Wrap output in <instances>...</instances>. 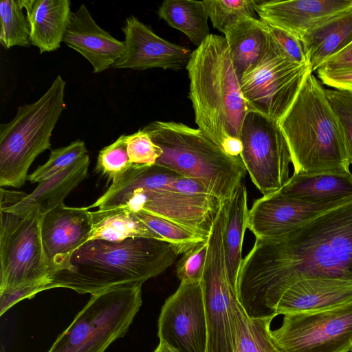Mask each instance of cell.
I'll return each mask as SVG.
<instances>
[{"label":"cell","instance_id":"cell-32","mask_svg":"<svg viewBox=\"0 0 352 352\" xmlns=\"http://www.w3.org/2000/svg\"><path fill=\"white\" fill-rule=\"evenodd\" d=\"M202 3L213 27L223 34L244 18H258L254 0H204Z\"/></svg>","mask_w":352,"mask_h":352},{"label":"cell","instance_id":"cell-5","mask_svg":"<svg viewBox=\"0 0 352 352\" xmlns=\"http://www.w3.org/2000/svg\"><path fill=\"white\" fill-rule=\"evenodd\" d=\"M278 124L287 143L294 173L351 172L342 126L313 72L306 76Z\"/></svg>","mask_w":352,"mask_h":352},{"label":"cell","instance_id":"cell-20","mask_svg":"<svg viewBox=\"0 0 352 352\" xmlns=\"http://www.w3.org/2000/svg\"><path fill=\"white\" fill-rule=\"evenodd\" d=\"M352 301V280L311 278L290 286L278 300L276 315L316 312Z\"/></svg>","mask_w":352,"mask_h":352},{"label":"cell","instance_id":"cell-24","mask_svg":"<svg viewBox=\"0 0 352 352\" xmlns=\"http://www.w3.org/2000/svg\"><path fill=\"white\" fill-rule=\"evenodd\" d=\"M282 194L307 202H328L352 197V173H293Z\"/></svg>","mask_w":352,"mask_h":352},{"label":"cell","instance_id":"cell-35","mask_svg":"<svg viewBox=\"0 0 352 352\" xmlns=\"http://www.w3.org/2000/svg\"><path fill=\"white\" fill-rule=\"evenodd\" d=\"M126 140V135H122L114 142L99 151L95 170L107 177L108 181L117 179L132 166Z\"/></svg>","mask_w":352,"mask_h":352},{"label":"cell","instance_id":"cell-30","mask_svg":"<svg viewBox=\"0 0 352 352\" xmlns=\"http://www.w3.org/2000/svg\"><path fill=\"white\" fill-rule=\"evenodd\" d=\"M23 9L22 0L0 2V43L6 50L31 45L30 25Z\"/></svg>","mask_w":352,"mask_h":352},{"label":"cell","instance_id":"cell-10","mask_svg":"<svg viewBox=\"0 0 352 352\" xmlns=\"http://www.w3.org/2000/svg\"><path fill=\"white\" fill-rule=\"evenodd\" d=\"M309 72H312L309 65L292 60L269 34L263 56L242 76L241 87L250 110L278 122Z\"/></svg>","mask_w":352,"mask_h":352},{"label":"cell","instance_id":"cell-13","mask_svg":"<svg viewBox=\"0 0 352 352\" xmlns=\"http://www.w3.org/2000/svg\"><path fill=\"white\" fill-rule=\"evenodd\" d=\"M271 330L281 352H350L352 301L329 309L283 315Z\"/></svg>","mask_w":352,"mask_h":352},{"label":"cell","instance_id":"cell-26","mask_svg":"<svg viewBox=\"0 0 352 352\" xmlns=\"http://www.w3.org/2000/svg\"><path fill=\"white\" fill-rule=\"evenodd\" d=\"M248 212V192L243 181L228 201L227 219L223 232L227 273L229 281L236 292L239 272L243 261L242 246Z\"/></svg>","mask_w":352,"mask_h":352},{"label":"cell","instance_id":"cell-9","mask_svg":"<svg viewBox=\"0 0 352 352\" xmlns=\"http://www.w3.org/2000/svg\"><path fill=\"white\" fill-rule=\"evenodd\" d=\"M37 206L16 213L0 209V293L21 288L47 290L50 272Z\"/></svg>","mask_w":352,"mask_h":352},{"label":"cell","instance_id":"cell-21","mask_svg":"<svg viewBox=\"0 0 352 352\" xmlns=\"http://www.w3.org/2000/svg\"><path fill=\"white\" fill-rule=\"evenodd\" d=\"M30 29V41L40 54L58 50L72 12L69 0H22Z\"/></svg>","mask_w":352,"mask_h":352},{"label":"cell","instance_id":"cell-11","mask_svg":"<svg viewBox=\"0 0 352 352\" xmlns=\"http://www.w3.org/2000/svg\"><path fill=\"white\" fill-rule=\"evenodd\" d=\"M240 140V157L258 190L263 196L280 190L290 177L292 157L278 122L250 110L243 122Z\"/></svg>","mask_w":352,"mask_h":352},{"label":"cell","instance_id":"cell-38","mask_svg":"<svg viewBox=\"0 0 352 352\" xmlns=\"http://www.w3.org/2000/svg\"><path fill=\"white\" fill-rule=\"evenodd\" d=\"M327 98L342 126L352 164V93L325 89Z\"/></svg>","mask_w":352,"mask_h":352},{"label":"cell","instance_id":"cell-23","mask_svg":"<svg viewBox=\"0 0 352 352\" xmlns=\"http://www.w3.org/2000/svg\"><path fill=\"white\" fill-rule=\"evenodd\" d=\"M312 72L352 42V8L306 32L301 38Z\"/></svg>","mask_w":352,"mask_h":352},{"label":"cell","instance_id":"cell-31","mask_svg":"<svg viewBox=\"0 0 352 352\" xmlns=\"http://www.w3.org/2000/svg\"><path fill=\"white\" fill-rule=\"evenodd\" d=\"M135 213L161 240L170 243L179 254L208 239V236L166 219L146 212Z\"/></svg>","mask_w":352,"mask_h":352},{"label":"cell","instance_id":"cell-8","mask_svg":"<svg viewBox=\"0 0 352 352\" xmlns=\"http://www.w3.org/2000/svg\"><path fill=\"white\" fill-rule=\"evenodd\" d=\"M142 304L141 285L92 294L46 352H105L126 335Z\"/></svg>","mask_w":352,"mask_h":352},{"label":"cell","instance_id":"cell-14","mask_svg":"<svg viewBox=\"0 0 352 352\" xmlns=\"http://www.w3.org/2000/svg\"><path fill=\"white\" fill-rule=\"evenodd\" d=\"M157 335L170 352H208L201 280L181 282L166 299L159 316Z\"/></svg>","mask_w":352,"mask_h":352},{"label":"cell","instance_id":"cell-17","mask_svg":"<svg viewBox=\"0 0 352 352\" xmlns=\"http://www.w3.org/2000/svg\"><path fill=\"white\" fill-rule=\"evenodd\" d=\"M91 212L88 207H69L63 203L41 214V237L50 275L63 269L76 250L88 241Z\"/></svg>","mask_w":352,"mask_h":352},{"label":"cell","instance_id":"cell-1","mask_svg":"<svg viewBox=\"0 0 352 352\" xmlns=\"http://www.w3.org/2000/svg\"><path fill=\"white\" fill-rule=\"evenodd\" d=\"M311 278L352 280V201L283 235L256 239L239 272L237 298L249 317L275 318L283 293Z\"/></svg>","mask_w":352,"mask_h":352},{"label":"cell","instance_id":"cell-29","mask_svg":"<svg viewBox=\"0 0 352 352\" xmlns=\"http://www.w3.org/2000/svg\"><path fill=\"white\" fill-rule=\"evenodd\" d=\"M157 14L197 47L210 34L208 16L202 1L166 0L159 7Z\"/></svg>","mask_w":352,"mask_h":352},{"label":"cell","instance_id":"cell-42","mask_svg":"<svg viewBox=\"0 0 352 352\" xmlns=\"http://www.w3.org/2000/svg\"><path fill=\"white\" fill-rule=\"evenodd\" d=\"M350 352H352V346H351V348Z\"/></svg>","mask_w":352,"mask_h":352},{"label":"cell","instance_id":"cell-4","mask_svg":"<svg viewBox=\"0 0 352 352\" xmlns=\"http://www.w3.org/2000/svg\"><path fill=\"white\" fill-rule=\"evenodd\" d=\"M186 68L198 129L226 153L240 157L241 131L250 109L226 38L210 34L192 52Z\"/></svg>","mask_w":352,"mask_h":352},{"label":"cell","instance_id":"cell-40","mask_svg":"<svg viewBox=\"0 0 352 352\" xmlns=\"http://www.w3.org/2000/svg\"><path fill=\"white\" fill-rule=\"evenodd\" d=\"M154 352H170V350L162 342H160Z\"/></svg>","mask_w":352,"mask_h":352},{"label":"cell","instance_id":"cell-36","mask_svg":"<svg viewBox=\"0 0 352 352\" xmlns=\"http://www.w3.org/2000/svg\"><path fill=\"white\" fill-rule=\"evenodd\" d=\"M127 152L132 165L152 166L162 154V150L143 129L126 135Z\"/></svg>","mask_w":352,"mask_h":352},{"label":"cell","instance_id":"cell-37","mask_svg":"<svg viewBox=\"0 0 352 352\" xmlns=\"http://www.w3.org/2000/svg\"><path fill=\"white\" fill-rule=\"evenodd\" d=\"M208 253V241L189 250L177 264L176 274L180 282L201 281Z\"/></svg>","mask_w":352,"mask_h":352},{"label":"cell","instance_id":"cell-2","mask_svg":"<svg viewBox=\"0 0 352 352\" xmlns=\"http://www.w3.org/2000/svg\"><path fill=\"white\" fill-rule=\"evenodd\" d=\"M223 204L197 181L154 164L132 165L87 207H123L134 212H146L209 236Z\"/></svg>","mask_w":352,"mask_h":352},{"label":"cell","instance_id":"cell-22","mask_svg":"<svg viewBox=\"0 0 352 352\" xmlns=\"http://www.w3.org/2000/svg\"><path fill=\"white\" fill-rule=\"evenodd\" d=\"M90 164L88 154L67 168L40 182L30 194H26L16 204L0 206L10 212L19 213L37 206L41 214L63 203L65 198L88 175Z\"/></svg>","mask_w":352,"mask_h":352},{"label":"cell","instance_id":"cell-6","mask_svg":"<svg viewBox=\"0 0 352 352\" xmlns=\"http://www.w3.org/2000/svg\"><path fill=\"white\" fill-rule=\"evenodd\" d=\"M142 129L162 150L156 165L197 181L224 203L231 199L247 172L241 157L181 122L153 121Z\"/></svg>","mask_w":352,"mask_h":352},{"label":"cell","instance_id":"cell-7","mask_svg":"<svg viewBox=\"0 0 352 352\" xmlns=\"http://www.w3.org/2000/svg\"><path fill=\"white\" fill-rule=\"evenodd\" d=\"M66 82L58 75L36 101L18 107L15 116L0 125V186L20 188L41 153L51 147L52 131L66 108Z\"/></svg>","mask_w":352,"mask_h":352},{"label":"cell","instance_id":"cell-41","mask_svg":"<svg viewBox=\"0 0 352 352\" xmlns=\"http://www.w3.org/2000/svg\"><path fill=\"white\" fill-rule=\"evenodd\" d=\"M0 352H6L5 347L2 344H1Z\"/></svg>","mask_w":352,"mask_h":352},{"label":"cell","instance_id":"cell-28","mask_svg":"<svg viewBox=\"0 0 352 352\" xmlns=\"http://www.w3.org/2000/svg\"><path fill=\"white\" fill-rule=\"evenodd\" d=\"M231 318L234 332L233 352H281L275 344L270 329L273 317H249L233 298Z\"/></svg>","mask_w":352,"mask_h":352},{"label":"cell","instance_id":"cell-27","mask_svg":"<svg viewBox=\"0 0 352 352\" xmlns=\"http://www.w3.org/2000/svg\"><path fill=\"white\" fill-rule=\"evenodd\" d=\"M92 229L88 241H122L129 238L161 240L137 215L126 208L91 212Z\"/></svg>","mask_w":352,"mask_h":352},{"label":"cell","instance_id":"cell-15","mask_svg":"<svg viewBox=\"0 0 352 352\" xmlns=\"http://www.w3.org/2000/svg\"><path fill=\"white\" fill-rule=\"evenodd\" d=\"M352 201V197L328 202L311 203L276 192L256 199L249 210L247 228L256 239L288 233L317 216Z\"/></svg>","mask_w":352,"mask_h":352},{"label":"cell","instance_id":"cell-18","mask_svg":"<svg viewBox=\"0 0 352 352\" xmlns=\"http://www.w3.org/2000/svg\"><path fill=\"white\" fill-rule=\"evenodd\" d=\"M352 8V0L255 1L263 21L300 38L308 31Z\"/></svg>","mask_w":352,"mask_h":352},{"label":"cell","instance_id":"cell-25","mask_svg":"<svg viewBox=\"0 0 352 352\" xmlns=\"http://www.w3.org/2000/svg\"><path fill=\"white\" fill-rule=\"evenodd\" d=\"M235 70L241 78L263 56L269 41L266 23L259 18L240 20L224 34Z\"/></svg>","mask_w":352,"mask_h":352},{"label":"cell","instance_id":"cell-19","mask_svg":"<svg viewBox=\"0 0 352 352\" xmlns=\"http://www.w3.org/2000/svg\"><path fill=\"white\" fill-rule=\"evenodd\" d=\"M63 43L87 59L96 74L112 67L124 52V41L100 27L85 4L72 12Z\"/></svg>","mask_w":352,"mask_h":352},{"label":"cell","instance_id":"cell-3","mask_svg":"<svg viewBox=\"0 0 352 352\" xmlns=\"http://www.w3.org/2000/svg\"><path fill=\"white\" fill-rule=\"evenodd\" d=\"M178 255L170 243L156 239L88 241L63 269L50 275L47 290L63 287L92 295L118 287L142 286L164 272Z\"/></svg>","mask_w":352,"mask_h":352},{"label":"cell","instance_id":"cell-39","mask_svg":"<svg viewBox=\"0 0 352 352\" xmlns=\"http://www.w3.org/2000/svg\"><path fill=\"white\" fill-rule=\"evenodd\" d=\"M265 23L269 34L292 60L299 64L310 65L303 43L299 38L280 28Z\"/></svg>","mask_w":352,"mask_h":352},{"label":"cell","instance_id":"cell-33","mask_svg":"<svg viewBox=\"0 0 352 352\" xmlns=\"http://www.w3.org/2000/svg\"><path fill=\"white\" fill-rule=\"evenodd\" d=\"M315 72L324 85L352 93V42L322 63Z\"/></svg>","mask_w":352,"mask_h":352},{"label":"cell","instance_id":"cell-12","mask_svg":"<svg viewBox=\"0 0 352 352\" xmlns=\"http://www.w3.org/2000/svg\"><path fill=\"white\" fill-rule=\"evenodd\" d=\"M228 203L223 204L208 239V253L201 285L208 324V352H233L231 303L237 296L228 278L223 250Z\"/></svg>","mask_w":352,"mask_h":352},{"label":"cell","instance_id":"cell-34","mask_svg":"<svg viewBox=\"0 0 352 352\" xmlns=\"http://www.w3.org/2000/svg\"><path fill=\"white\" fill-rule=\"evenodd\" d=\"M88 154L85 142L76 140L69 145L51 150L48 160L28 177L31 183H40L67 168Z\"/></svg>","mask_w":352,"mask_h":352},{"label":"cell","instance_id":"cell-16","mask_svg":"<svg viewBox=\"0 0 352 352\" xmlns=\"http://www.w3.org/2000/svg\"><path fill=\"white\" fill-rule=\"evenodd\" d=\"M122 31L124 52L113 69L146 70L152 68L179 70L186 66L192 52L157 36L133 15L128 16Z\"/></svg>","mask_w":352,"mask_h":352}]
</instances>
